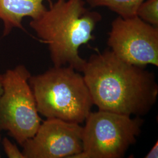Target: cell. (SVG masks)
<instances>
[{
  "label": "cell",
  "instance_id": "obj_1",
  "mask_svg": "<svg viewBox=\"0 0 158 158\" xmlns=\"http://www.w3.org/2000/svg\"><path fill=\"white\" fill-rule=\"evenodd\" d=\"M145 68L107 49L93 54L81 73L98 110L142 117L151 110L158 96L155 75Z\"/></svg>",
  "mask_w": 158,
  "mask_h": 158
},
{
  "label": "cell",
  "instance_id": "obj_2",
  "mask_svg": "<svg viewBox=\"0 0 158 158\" xmlns=\"http://www.w3.org/2000/svg\"><path fill=\"white\" fill-rule=\"evenodd\" d=\"M29 25L46 44L53 66H68L82 72L86 60L79 55L83 45L94 40L101 14L85 7L84 0H57Z\"/></svg>",
  "mask_w": 158,
  "mask_h": 158
},
{
  "label": "cell",
  "instance_id": "obj_3",
  "mask_svg": "<svg viewBox=\"0 0 158 158\" xmlns=\"http://www.w3.org/2000/svg\"><path fill=\"white\" fill-rule=\"evenodd\" d=\"M74 69L60 66L31 76L29 84L40 114L81 124L94 105L83 76Z\"/></svg>",
  "mask_w": 158,
  "mask_h": 158
},
{
  "label": "cell",
  "instance_id": "obj_4",
  "mask_svg": "<svg viewBox=\"0 0 158 158\" xmlns=\"http://www.w3.org/2000/svg\"><path fill=\"white\" fill-rule=\"evenodd\" d=\"M83 127V150L74 158H121L135 143L143 120L98 110L91 112Z\"/></svg>",
  "mask_w": 158,
  "mask_h": 158
},
{
  "label": "cell",
  "instance_id": "obj_5",
  "mask_svg": "<svg viewBox=\"0 0 158 158\" xmlns=\"http://www.w3.org/2000/svg\"><path fill=\"white\" fill-rule=\"evenodd\" d=\"M31 74L23 64L2 74L0 97V132L8 135L21 147L34 136L41 124L33 92L29 84Z\"/></svg>",
  "mask_w": 158,
  "mask_h": 158
},
{
  "label": "cell",
  "instance_id": "obj_6",
  "mask_svg": "<svg viewBox=\"0 0 158 158\" xmlns=\"http://www.w3.org/2000/svg\"><path fill=\"white\" fill-rule=\"evenodd\" d=\"M107 44L111 51L125 62L145 67H158V28L137 15L119 16L111 24Z\"/></svg>",
  "mask_w": 158,
  "mask_h": 158
},
{
  "label": "cell",
  "instance_id": "obj_7",
  "mask_svg": "<svg viewBox=\"0 0 158 158\" xmlns=\"http://www.w3.org/2000/svg\"><path fill=\"white\" fill-rule=\"evenodd\" d=\"M83 127L58 118H47L23 145L25 158H74L83 150Z\"/></svg>",
  "mask_w": 158,
  "mask_h": 158
},
{
  "label": "cell",
  "instance_id": "obj_8",
  "mask_svg": "<svg viewBox=\"0 0 158 158\" xmlns=\"http://www.w3.org/2000/svg\"><path fill=\"white\" fill-rule=\"evenodd\" d=\"M46 0H0V19L3 23V36L14 28H23L22 22L25 17L32 19L40 16L47 9ZM51 3V0H47Z\"/></svg>",
  "mask_w": 158,
  "mask_h": 158
},
{
  "label": "cell",
  "instance_id": "obj_9",
  "mask_svg": "<svg viewBox=\"0 0 158 158\" xmlns=\"http://www.w3.org/2000/svg\"><path fill=\"white\" fill-rule=\"evenodd\" d=\"M145 0H85L91 7L105 6L122 18L136 15L138 8Z\"/></svg>",
  "mask_w": 158,
  "mask_h": 158
},
{
  "label": "cell",
  "instance_id": "obj_10",
  "mask_svg": "<svg viewBox=\"0 0 158 158\" xmlns=\"http://www.w3.org/2000/svg\"><path fill=\"white\" fill-rule=\"evenodd\" d=\"M136 15L153 26L158 25V0L144 1L136 11Z\"/></svg>",
  "mask_w": 158,
  "mask_h": 158
},
{
  "label": "cell",
  "instance_id": "obj_11",
  "mask_svg": "<svg viewBox=\"0 0 158 158\" xmlns=\"http://www.w3.org/2000/svg\"><path fill=\"white\" fill-rule=\"evenodd\" d=\"M4 152L9 158H25L22 151H20L15 143L10 141L8 138L4 137L2 141Z\"/></svg>",
  "mask_w": 158,
  "mask_h": 158
},
{
  "label": "cell",
  "instance_id": "obj_12",
  "mask_svg": "<svg viewBox=\"0 0 158 158\" xmlns=\"http://www.w3.org/2000/svg\"><path fill=\"white\" fill-rule=\"evenodd\" d=\"M145 158H158V142H155L149 152L147 153Z\"/></svg>",
  "mask_w": 158,
  "mask_h": 158
},
{
  "label": "cell",
  "instance_id": "obj_13",
  "mask_svg": "<svg viewBox=\"0 0 158 158\" xmlns=\"http://www.w3.org/2000/svg\"><path fill=\"white\" fill-rule=\"evenodd\" d=\"M2 79H3L2 74H0V97L2 93Z\"/></svg>",
  "mask_w": 158,
  "mask_h": 158
},
{
  "label": "cell",
  "instance_id": "obj_14",
  "mask_svg": "<svg viewBox=\"0 0 158 158\" xmlns=\"http://www.w3.org/2000/svg\"><path fill=\"white\" fill-rule=\"evenodd\" d=\"M0 142H1V136H0ZM0 158H1V155H0Z\"/></svg>",
  "mask_w": 158,
  "mask_h": 158
}]
</instances>
